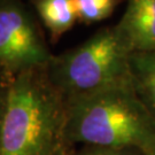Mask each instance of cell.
Instances as JSON below:
<instances>
[{
  "label": "cell",
  "mask_w": 155,
  "mask_h": 155,
  "mask_svg": "<svg viewBox=\"0 0 155 155\" xmlns=\"http://www.w3.org/2000/svg\"><path fill=\"white\" fill-rule=\"evenodd\" d=\"M67 101L45 68L9 77L0 155H67Z\"/></svg>",
  "instance_id": "1"
},
{
  "label": "cell",
  "mask_w": 155,
  "mask_h": 155,
  "mask_svg": "<svg viewBox=\"0 0 155 155\" xmlns=\"http://www.w3.org/2000/svg\"><path fill=\"white\" fill-rule=\"evenodd\" d=\"M66 141L155 152V117L139 98L132 82L67 102Z\"/></svg>",
  "instance_id": "2"
},
{
  "label": "cell",
  "mask_w": 155,
  "mask_h": 155,
  "mask_svg": "<svg viewBox=\"0 0 155 155\" xmlns=\"http://www.w3.org/2000/svg\"><path fill=\"white\" fill-rule=\"evenodd\" d=\"M132 53L117 27L104 29L77 47L53 55L46 72L69 102L131 83Z\"/></svg>",
  "instance_id": "3"
},
{
  "label": "cell",
  "mask_w": 155,
  "mask_h": 155,
  "mask_svg": "<svg viewBox=\"0 0 155 155\" xmlns=\"http://www.w3.org/2000/svg\"><path fill=\"white\" fill-rule=\"evenodd\" d=\"M53 54L21 0H0V70L7 76L45 68Z\"/></svg>",
  "instance_id": "4"
},
{
  "label": "cell",
  "mask_w": 155,
  "mask_h": 155,
  "mask_svg": "<svg viewBox=\"0 0 155 155\" xmlns=\"http://www.w3.org/2000/svg\"><path fill=\"white\" fill-rule=\"evenodd\" d=\"M117 28L133 52L155 51V0H129Z\"/></svg>",
  "instance_id": "5"
},
{
  "label": "cell",
  "mask_w": 155,
  "mask_h": 155,
  "mask_svg": "<svg viewBox=\"0 0 155 155\" xmlns=\"http://www.w3.org/2000/svg\"><path fill=\"white\" fill-rule=\"evenodd\" d=\"M52 39H58L72 28L77 20L74 0H32Z\"/></svg>",
  "instance_id": "6"
},
{
  "label": "cell",
  "mask_w": 155,
  "mask_h": 155,
  "mask_svg": "<svg viewBox=\"0 0 155 155\" xmlns=\"http://www.w3.org/2000/svg\"><path fill=\"white\" fill-rule=\"evenodd\" d=\"M131 76L139 98L155 117V51L133 52Z\"/></svg>",
  "instance_id": "7"
},
{
  "label": "cell",
  "mask_w": 155,
  "mask_h": 155,
  "mask_svg": "<svg viewBox=\"0 0 155 155\" xmlns=\"http://www.w3.org/2000/svg\"><path fill=\"white\" fill-rule=\"evenodd\" d=\"M77 18L84 22H97L110 15L116 0H74Z\"/></svg>",
  "instance_id": "8"
},
{
  "label": "cell",
  "mask_w": 155,
  "mask_h": 155,
  "mask_svg": "<svg viewBox=\"0 0 155 155\" xmlns=\"http://www.w3.org/2000/svg\"><path fill=\"white\" fill-rule=\"evenodd\" d=\"M67 155H145L136 150L113 148L101 146H82L78 150H70Z\"/></svg>",
  "instance_id": "9"
},
{
  "label": "cell",
  "mask_w": 155,
  "mask_h": 155,
  "mask_svg": "<svg viewBox=\"0 0 155 155\" xmlns=\"http://www.w3.org/2000/svg\"><path fill=\"white\" fill-rule=\"evenodd\" d=\"M8 83H9V76H7L0 70V132H1V125L4 120V113H5Z\"/></svg>",
  "instance_id": "10"
},
{
  "label": "cell",
  "mask_w": 155,
  "mask_h": 155,
  "mask_svg": "<svg viewBox=\"0 0 155 155\" xmlns=\"http://www.w3.org/2000/svg\"><path fill=\"white\" fill-rule=\"evenodd\" d=\"M152 155H155V152H154V153H153V154H152Z\"/></svg>",
  "instance_id": "11"
}]
</instances>
